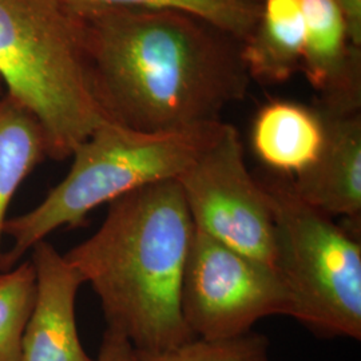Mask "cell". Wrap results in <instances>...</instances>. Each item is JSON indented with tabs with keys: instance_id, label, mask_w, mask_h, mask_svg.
<instances>
[{
	"instance_id": "obj_9",
	"label": "cell",
	"mask_w": 361,
	"mask_h": 361,
	"mask_svg": "<svg viewBox=\"0 0 361 361\" xmlns=\"http://www.w3.org/2000/svg\"><path fill=\"white\" fill-rule=\"evenodd\" d=\"M305 42L301 70L323 95L320 109L360 111V49L350 44L335 0H301Z\"/></svg>"
},
{
	"instance_id": "obj_17",
	"label": "cell",
	"mask_w": 361,
	"mask_h": 361,
	"mask_svg": "<svg viewBox=\"0 0 361 361\" xmlns=\"http://www.w3.org/2000/svg\"><path fill=\"white\" fill-rule=\"evenodd\" d=\"M94 361H140V353L126 337L107 328L98 357Z\"/></svg>"
},
{
	"instance_id": "obj_7",
	"label": "cell",
	"mask_w": 361,
	"mask_h": 361,
	"mask_svg": "<svg viewBox=\"0 0 361 361\" xmlns=\"http://www.w3.org/2000/svg\"><path fill=\"white\" fill-rule=\"evenodd\" d=\"M194 228L224 245L274 267V221L262 183L246 168L237 129L217 141L178 178Z\"/></svg>"
},
{
	"instance_id": "obj_8",
	"label": "cell",
	"mask_w": 361,
	"mask_h": 361,
	"mask_svg": "<svg viewBox=\"0 0 361 361\" xmlns=\"http://www.w3.org/2000/svg\"><path fill=\"white\" fill-rule=\"evenodd\" d=\"M37 293L19 361H94L83 349L77 325V296L83 280L54 246L31 249Z\"/></svg>"
},
{
	"instance_id": "obj_16",
	"label": "cell",
	"mask_w": 361,
	"mask_h": 361,
	"mask_svg": "<svg viewBox=\"0 0 361 361\" xmlns=\"http://www.w3.org/2000/svg\"><path fill=\"white\" fill-rule=\"evenodd\" d=\"M269 340L264 335L249 332L232 338L194 337L178 347L140 353V361H271Z\"/></svg>"
},
{
	"instance_id": "obj_13",
	"label": "cell",
	"mask_w": 361,
	"mask_h": 361,
	"mask_svg": "<svg viewBox=\"0 0 361 361\" xmlns=\"http://www.w3.org/2000/svg\"><path fill=\"white\" fill-rule=\"evenodd\" d=\"M46 155V138L37 118L4 95L0 99V247L13 194Z\"/></svg>"
},
{
	"instance_id": "obj_3",
	"label": "cell",
	"mask_w": 361,
	"mask_h": 361,
	"mask_svg": "<svg viewBox=\"0 0 361 361\" xmlns=\"http://www.w3.org/2000/svg\"><path fill=\"white\" fill-rule=\"evenodd\" d=\"M0 80L43 130L56 161L104 123L86 26L65 0H0Z\"/></svg>"
},
{
	"instance_id": "obj_4",
	"label": "cell",
	"mask_w": 361,
	"mask_h": 361,
	"mask_svg": "<svg viewBox=\"0 0 361 361\" xmlns=\"http://www.w3.org/2000/svg\"><path fill=\"white\" fill-rule=\"evenodd\" d=\"M217 121L171 131H138L106 121L73 153L67 176L47 197L22 216L7 219L13 247L1 253L8 271L50 233L79 228L94 209L162 180H178L217 141Z\"/></svg>"
},
{
	"instance_id": "obj_11",
	"label": "cell",
	"mask_w": 361,
	"mask_h": 361,
	"mask_svg": "<svg viewBox=\"0 0 361 361\" xmlns=\"http://www.w3.org/2000/svg\"><path fill=\"white\" fill-rule=\"evenodd\" d=\"M325 125L319 109L273 101L259 109L252 128V146L273 173L296 177L310 169L323 150Z\"/></svg>"
},
{
	"instance_id": "obj_1",
	"label": "cell",
	"mask_w": 361,
	"mask_h": 361,
	"mask_svg": "<svg viewBox=\"0 0 361 361\" xmlns=\"http://www.w3.org/2000/svg\"><path fill=\"white\" fill-rule=\"evenodd\" d=\"M82 18L98 102L118 125L155 133L217 122L249 90L241 42L197 16L113 8Z\"/></svg>"
},
{
	"instance_id": "obj_12",
	"label": "cell",
	"mask_w": 361,
	"mask_h": 361,
	"mask_svg": "<svg viewBox=\"0 0 361 361\" xmlns=\"http://www.w3.org/2000/svg\"><path fill=\"white\" fill-rule=\"evenodd\" d=\"M305 26L301 0H261L257 25L241 43L250 78L283 83L301 68Z\"/></svg>"
},
{
	"instance_id": "obj_18",
	"label": "cell",
	"mask_w": 361,
	"mask_h": 361,
	"mask_svg": "<svg viewBox=\"0 0 361 361\" xmlns=\"http://www.w3.org/2000/svg\"><path fill=\"white\" fill-rule=\"evenodd\" d=\"M347 26L349 42L353 47H361V0H335Z\"/></svg>"
},
{
	"instance_id": "obj_15",
	"label": "cell",
	"mask_w": 361,
	"mask_h": 361,
	"mask_svg": "<svg viewBox=\"0 0 361 361\" xmlns=\"http://www.w3.org/2000/svg\"><path fill=\"white\" fill-rule=\"evenodd\" d=\"M37 293L35 268L26 261L0 271V361H19Z\"/></svg>"
},
{
	"instance_id": "obj_2",
	"label": "cell",
	"mask_w": 361,
	"mask_h": 361,
	"mask_svg": "<svg viewBox=\"0 0 361 361\" xmlns=\"http://www.w3.org/2000/svg\"><path fill=\"white\" fill-rule=\"evenodd\" d=\"M194 225L178 180L109 204L101 228L65 257L101 300L107 328L141 353L190 341L180 290Z\"/></svg>"
},
{
	"instance_id": "obj_6",
	"label": "cell",
	"mask_w": 361,
	"mask_h": 361,
	"mask_svg": "<svg viewBox=\"0 0 361 361\" xmlns=\"http://www.w3.org/2000/svg\"><path fill=\"white\" fill-rule=\"evenodd\" d=\"M180 310L194 337L232 338L252 332L265 317H290L292 300L274 267L194 228Z\"/></svg>"
},
{
	"instance_id": "obj_10",
	"label": "cell",
	"mask_w": 361,
	"mask_h": 361,
	"mask_svg": "<svg viewBox=\"0 0 361 361\" xmlns=\"http://www.w3.org/2000/svg\"><path fill=\"white\" fill-rule=\"evenodd\" d=\"M319 111L325 125L323 150L310 169L290 178L293 189L301 200L332 219H360V111Z\"/></svg>"
},
{
	"instance_id": "obj_14",
	"label": "cell",
	"mask_w": 361,
	"mask_h": 361,
	"mask_svg": "<svg viewBox=\"0 0 361 361\" xmlns=\"http://www.w3.org/2000/svg\"><path fill=\"white\" fill-rule=\"evenodd\" d=\"M79 15L113 10L138 8L178 11L197 16L228 32L241 43L257 25L261 0H65Z\"/></svg>"
},
{
	"instance_id": "obj_5",
	"label": "cell",
	"mask_w": 361,
	"mask_h": 361,
	"mask_svg": "<svg viewBox=\"0 0 361 361\" xmlns=\"http://www.w3.org/2000/svg\"><path fill=\"white\" fill-rule=\"evenodd\" d=\"M274 221V268L290 317L331 337L361 338V245L332 217L297 195L290 177L259 180Z\"/></svg>"
},
{
	"instance_id": "obj_19",
	"label": "cell",
	"mask_w": 361,
	"mask_h": 361,
	"mask_svg": "<svg viewBox=\"0 0 361 361\" xmlns=\"http://www.w3.org/2000/svg\"><path fill=\"white\" fill-rule=\"evenodd\" d=\"M0 85H3V83H1V80H0ZM1 98H3V95H0V99H1Z\"/></svg>"
}]
</instances>
